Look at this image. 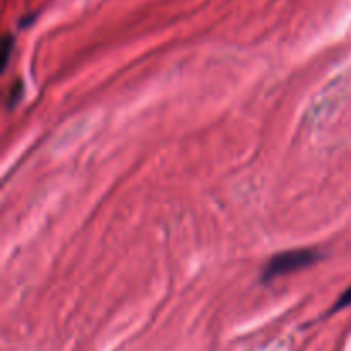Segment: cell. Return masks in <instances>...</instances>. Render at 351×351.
I'll return each instance as SVG.
<instances>
[{
  "label": "cell",
  "mask_w": 351,
  "mask_h": 351,
  "mask_svg": "<svg viewBox=\"0 0 351 351\" xmlns=\"http://www.w3.org/2000/svg\"><path fill=\"white\" fill-rule=\"evenodd\" d=\"M321 259V254L315 249H295L281 252L278 256L271 257L269 263L264 267V280L271 281L283 274L293 273V271L305 269V267L312 266Z\"/></svg>",
  "instance_id": "6da1fadb"
},
{
  "label": "cell",
  "mask_w": 351,
  "mask_h": 351,
  "mask_svg": "<svg viewBox=\"0 0 351 351\" xmlns=\"http://www.w3.org/2000/svg\"><path fill=\"white\" fill-rule=\"evenodd\" d=\"M12 48H14V38L10 36V34H5L2 40V71L7 67V62H9Z\"/></svg>",
  "instance_id": "7a4b0ae2"
},
{
  "label": "cell",
  "mask_w": 351,
  "mask_h": 351,
  "mask_svg": "<svg viewBox=\"0 0 351 351\" xmlns=\"http://www.w3.org/2000/svg\"><path fill=\"white\" fill-rule=\"evenodd\" d=\"M348 307H351V287L345 291V293L339 295V298L336 300L335 307L331 308V314H335V312L343 311V308H348Z\"/></svg>",
  "instance_id": "3957f363"
}]
</instances>
